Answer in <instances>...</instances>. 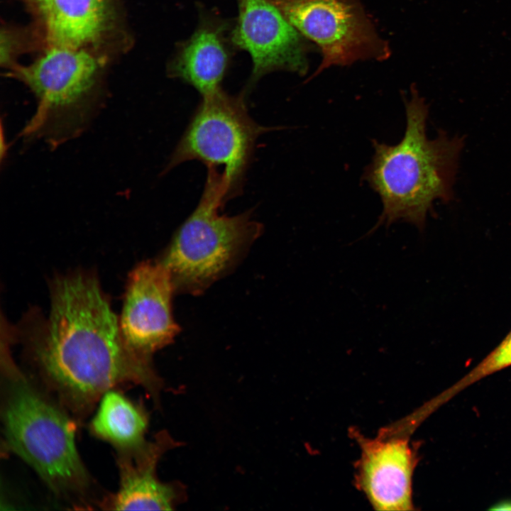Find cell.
Instances as JSON below:
<instances>
[{"label":"cell","mask_w":511,"mask_h":511,"mask_svg":"<svg viewBox=\"0 0 511 511\" xmlns=\"http://www.w3.org/2000/svg\"><path fill=\"white\" fill-rule=\"evenodd\" d=\"M47 317L32 309L16 327L27 361L50 393L77 422L108 390L136 385L158 397L161 380L152 361L126 345L119 319L90 270L57 275L50 283Z\"/></svg>","instance_id":"6da1fadb"},{"label":"cell","mask_w":511,"mask_h":511,"mask_svg":"<svg viewBox=\"0 0 511 511\" xmlns=\"http://www.w3.org/2000/svg\"><path fill=\"white\" fill-rule=\"evenodd\" d=\"M174 295L170 276L157 259L139 263L129 273L119 319L127 346L139 357L152 361L180 331L172 314Z\"/></svg>","instance_id":"ba28073f"},{"label":"cell","mask_w":511,"mask_h":511,"mask_svg":"<svg viewBox=\"0 0 511 511\" xmlns=\"http://www.w3.org/2000/svg\"><path fill=\"white\" fill-rule=\"evenodd\" d=\"M238 17L232 40L253 60L251 79L278 70L304 74L308 51L304 37L267 0H238Z\"/></svg>","instance_id":"30bf717a"},{"label":"cell","mask_w":511,"mask_h":511,"mask_svg":"<svg viewBox=\"0 0 511 511\" xmlns=\"http://www.w3.org/2000/svg\"><path fill=\"white\" fill-rule=\"evenodd\" d=\"M165 432L140 448L117 451L119 487L101 505L114 510H171L182 502L180 485L160 481L156 466L162 455L175 445Z\"/></svg>","instance_id":"8fae6325"},{"label":"cell","mask_w":511,"mask_h":511,"mask_svg":"<svg viewBox=\"0 0 511 511\" xmlns=\"http://www.w3.org/2000/svg\"><path fill=\"white\" fill-rule=\"evenodd\" d=\"M41 10L50 45L83 48L104 31L108 0H48Z\"/></svg>","instance_id":"4fadbf2b"},{"label":"cell","mask_w":511,"mask_h":511,"mask_svg":"<svg viewBox=\"0 0 511 511\" xmlns=\"http://www.w3.org/2000/svg\"><path fill=\"white\" fill-rule=\"evenodd\" d=\"M33 1H35L37 4H38V5L42 9L45 5V4L48 2V0H33Z\"/></svg>","instance_id":"e0dca14e"},{"label":"cell","mask_w":511,"mask_h":511,"mask_svg":"<svg viewBox=\"0 0 511 511\" xmlns=\"http://www.w3.org/2000/svg\"><path fill=\"white\" fill-rule=\"evenodd\" d=\"M1 359L6 450L30 466L57 497L89 505L92 481L76 446L77 421L17 368L9 349Z\"/></svg>","instance_id":"3957f363"},{"label":"cell","mask_w":511,"mask_h":511,"mask_svg":"<svg viewBox=\"0 0 511 511\" xmlns=\"http://www.w3.org/2000/svg\"><path fill=\"white\" fill-rule=\"evenodd\" d=\"M221 32L203 24L180 47L170 63L169 74L193 86L202 95L220 88L228 62Z\"/></svg>","instance_id":"7c38bea8"},{"label":"cell","mask_w":511,"mask_h":511,"mask_svg":"<svg viewBox=\"0 0 511 511\" xmlns=\"http://www.w3.org/2000/svg\"><path fill=\"white\" fill-rule=\"evenodd\" d=\"M405 105L407 123L401 141L392 145L372 141L374 154L363 180L379 195L383 211L368 235L397 221L421 230L435 200L453 199L463 137H451L441 130L436 138L427 137L428 106L414 87Z\"/></svg>","instance_id":"7a4b0ae2"},{"label":"cell","mask_w":511,"mask_h":511,"mask_svg":"<svg viewBox=\"0 0 511 511\" xmlns=\"http://www.w3.org/2000/svg\"><path fill=\"white\" fill-rule=\"evenodd\" d=\"M98 403L89 423L94 436L111 444L116 451L133 450L146 443L148 417L141 405L116 389L106 391Z\"/></svg>","instance_id":"5bb4252c"},{"label":"cell","mask_w":511,"mask_h":511,"mask_svg":"<svg viewBox=\"0 0 511 511\" xmlns=\"http://www.w3.org/2000/svg\"><path fill=\"white\" fill-rule=\"evenodd\" d=\"M248 114L243 96H231L220 87L202 95L187 129L163 172L189 160L222 172L228 199L239 193L258 138L272 130Z\"/></svg>","instance_id":"8992f818"},{"label":"cell","mask_w":511,"mask_h":511,"mask_svg":"<svg viewBox=\"0 0 511 511\" xmlns=\"http://www.w3.org/2000/svg\"><path fill=\"white\" fill-rule=\"evenodd\" d=\"M493 510H511V501H504L491 508Z\"/></svg>","instance_id":"2e32d148"},{"label":"cell","mask_w":511,"mask_h":511,"mask_svg":"<svg viewBox=\"0 0 511 511\" xmlns=\"http://www.w3.org/2000/svg\"><path fill=\"white\" fill-rule=\"evenodd\" d=\"M361 449L355 481L376 510H413L412 476L416 449L403 432L393 427L367 438L352 431Z\"/></svg>","instance_id":"9c48e42d"},{"label":"cell","mask_w":511,"mask_h":511,"mask_svg":"<svg viewBox=\"0 0 511 511\" xmlns=\"http://www.w3.org/2000/svg\"><path fill=\"white\" fill-rule=\"evenodd\" d=\"M304 37L319 48L322 60L311 77L331 66L389 56L360 0H267Z\"/></svg>","instance_id":"52a82bcc"},{"label":"cell","mask_w":511,"mask_h":511,"mask_svg":"<svg viewBox=\"0 0 511 511\" xmlns=\"http://www.w3.org/2000/svg\"><path fill=\"white\" fill-rule=\"evenodd\" d=\"M99 65L83 48L50 45L13 75L33 92L36 108L18 134L25 144L44 142L54 150L80 136L102 109L95 96Z\"/></svg>","instance_id":"5b68a950"},{"label":"cell","mask_w":511,"mask_h":511,"mask_svg":"<svg viewBox=\"0 0 511 511\" xmlns=\"http://www.w3.org/2000/svg\"><path fill=\"white\" fill-rule=\"evenodd\" d=\"M228 200L223 175L208 168L199 202L157 260L167 270L175 294L200 295L231 273L260 236L252 210L219 214Z\"/></svg>","instance_id":"277c9868"},{"label":"cell","mask_w":511,"mask_h":511,"mask_svg":"<svg viewBox=\"0 0 511 511\" xmlns=\"http://www.w3.org/2000/svg\"><path fill=\"white\" fill-rule=\"evenodd\" d=\"M509 366H511V330L479 364L435 400L440 405L469 385Z\"/></svg>","instance_id":"9a60e30c"}]
</instances>
